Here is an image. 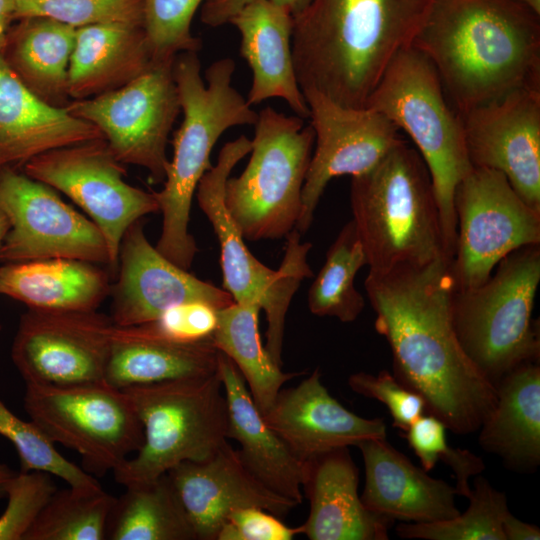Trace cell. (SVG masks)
Returning a JSON list of instances; mask_svg holds the SVG:
<instances>
[{
  "label": "cell",
  "mask_w": 540,
  "mask_h": 540,
  "mask_svg": "<svg viewBox=\"0 0 540 540\" xmlns=\"http://www.w3.org/2000/svg\"><path fill=\"white\" fill-rule=\"evenodd\" d=\"M260 310L257 304L237 302L217 310V326L210 337L214 347L236 365L264 415L283 384L301 373L282 371L268 354L258 329Z\"/></svg>",
  "instance_id": "obj_32"
},
{
  "label": "cell",
  "mask_w": 540,
  "mask_h": 540,
  "mask_svg": "<svg viewBox=\"0 0 540 540\" xmlns=\"http://www.w3.org/2000/svg\"><path fill=\"white\" fill-rule=\"evenodd\" d=\"M23 172L61 191L89 216L105 238L113 275L126 230L145 215L159 212L154 192L124 180V164L104 138L42 153L25 163Z\"/></svg>",
  "instance_id": "obj_13"
},
{
  "label": "cell",
  "mask_w": 540,
  "mask_h": 540,
  "mask_svg": "<svg viewBox=\"0 0 540 540\" xmlns=\"http://www.w3.org/2000/svg\"><path fill=\"white\" fill-rule=\"evenodd\" d=\"M496 389V405L478 430L479 445L509 469L533 472L540 464L539 362L517 366Z\"/></svg>",
  "instance_id": "obj_29"
},
{
  "label": "cell",
  "mask_w": 540,
  "mask_h": 540,
  "mask_svg": "<svg viewBox=\"0 0 540 540\" xmlns=\"http://www.w3.org/2000/svg\"><path fill=\"white\" fill-rule=\"evenodd\" d=\"M523 5H525L527 8H529L531 11L536 13L537 15H540V0H518Z\"/></svg>",
  "instance_id": "obj_52"
},
{
  "label": "cell",
  "mask_w": 540,
  "mask_h": 540,
  "mask_svg": "<svg viewBox=\"0 0 540 540\" xmlns=\"http://www.w3.org/2000/svg\"><path fill=\"white\" fill-rule=\"evenodd\" d=\"M450 260L369 271L364 288L374 327L391 351L394 376L455 434L477 432L497 402L496 387L463 350L453 324Z\"/></svg>",
  "instance_id": "obj_1"
},
{
  "label": "cell",
  "mask_w": 540,
  "mask_h": 540,
  "mask_svg": "<svg viewBox=\"0 0 540 540\" xmlns=\"http://www.w3.org/2000/svg\"><path fill=\"white\" fill-rule=\"evenodd\" d=\"M271 1L285 8L292 15V17L302 12L311 2V0H271Z\"/></svg>",
  "instance_id": "obj_47"
},
{
  "label": "cell",
  "mask_w": 540,
  "mask_h": 540,
  "mask_svg": "<svg viewBox=\"0 0 540 540\" xmlns=\"http://www.w3.org/2000/svg\"><path fill=\"white\" fill-rule=\"evenodd\" d=\"M109 273L69 258L6 263L0 266V294L28 308L96 311L111 292Z\"/></svg>",
  "instance_id": "obj_30"
},
{
  "label": "cell",
  "mask_w": 540,
  "mask_h": 540,
  "mask_svg": "<svg viewBox=\"0 0 540 540\" xmlns=\"http://www.w3.org/2000/svg\"><path fill=\"white\" fill-rule=\"evenodd\" d=\"M446 429L437 417L423 414L405 431V437L425 471L432 470L441 460L455 475L457 495L468 498L471 493L469 479L483 472L485 463L467 449L450 446L446 440Z\"/></svg>",
  "instance_id": "obj_40"
},
{
  "label": "cell",
  "mask_w": 540,
  "mask_h": 540,
  "mask_svg": "<svg viewBox=\"0 0 540 540\" xmlns=\"http://www.w3.org/2000/svg\"><path fill=\"white\" fill-rule=\"evenodd\" d=\"M302 93L316 146L302 188V208L295 228L300 234L310 228L322 194L333 178L369 171L402 141L399 129L374 109L345 107L314 89Z\"/></svg>",
  "instance_id": "obj_17"
},
{
  "label": "cell",
  "mask_w": 540,
  "mask_h": 540,
  "mask_svg": "<svg viewBox=\"0 0 540 540\" xmlns=\"http://www.w3.org/2000/svg\"><path fill=\"white\" fill-rule=\"evenodd\" d=\"M254 126L249 162L227 179L225 205L245 240L285 238L300 217L315 133L301 117L270 106L259 111Z\"/></svg>",
  "instance_id": "obj_10"
},
{
  "label": "cell",
  "mask_w": 540,
  "mask_h": 540,
  "mask_svg": "<svg viewBox=\"0 0 540 540\" xmlns=\"http://www.w3.org/2000/svg\"><path fill=\"white\" fill-rule=\"evenodd\" d=\"M16 0H0V19L11 22L14 21Z\"/></svg>",
  "instance_id": "obj_49"
},
{
  "label": "cell",
  "mask_w": 540,
  "mask_h": 540,
  "mask_svg": "<svg viewBox=\"0 0 540 540\" xmlns=\"http://www.w3.org/2000/svg\"><path fill=\"white\" fill-rule=\"evenodd\" d=\"M56 490L55 482L49 473H16L6 488L7 505L0 516V540H24Z\"/></svg>",
  "instance_id": "obj_41"
},
{
  "label": "cell",
  "mask_w": 540,
  "mask_h": 540,
  "mask_svg": "<svg viewBox=\"0 0 540 540\" xmlns=\"http://www.w3.org/2000/svg\"><path fill=\"white\" fill-rule=\"evenodd\" d=\"M115 498L101 486L56 490L24 540H104Z\"/></svg>",
  "instance_id": "obj_35"
},
{
  "label": "cell",
  "mask_w": 540,
  "mask_h": 540,
  "mask_svg": "<svg viewBox=\"0 0 540 540\" xmlns=\"http://www.w3.org/2000/svg\"><path fill=\"white\" fill-rule=\"evenodd\" d=\"M154 333L163 337L193 342L211 336L217 326V309L202 302L175 305L153 321L144 323Z\"/></svg>",
  "instance_id": "obj_43"
},
{
  "label": "cell",
  "mask_w": 540,
  "mask_h": 540,
  "mask_svg": "<svg viewBox=\"0 0 540 540\" xmlns=\"http://www.w3.org/2000/svg\"><path fill=\"white\" fill-rule=\"evenodd\" d=\"M117 271V282L110 292L111 319L116 326L153 321L182 303L202 302L219 310L235 302L223 288L197 278L164 257L146 238L142 219L122 237Z\"/></svg>",
  "instance_id": "obj_19"
},
{
  "label": "cell",
  "mask_w": 540,
  "mask_h": 540,
  "mask_svg": "<svg viewBox=\"0 0 540 540\" xmlns=\"http://www.w3.org/2000/svg\"><path fill=\"white\" fill-rule=\"evenodd\" d=\"M218 370L227 404V438L239 443L242 462L263 485L301 504L304 462L266 423L242 374L222 352L218 354Z\"/></svg>",
  "instance_id": "obj_25"
},
{
  "label": "cell",
  "mask_w": 540,
  "mask_h": 540,
  "mask_svg": "<svg viewBox=\"0 0 540 540\" xmlns=\"http://www.w3.org/2000/svg\"><path fill=\"white\" fill-rule=\"evenodd\" d=\"M505 540H539L538 526L525 523L508 512L502 523Z\"/></svg>",
  "instance_id": "obj_46"
},
{
  "label": "cell",
  "mask_w": 540,
  "mask_h": 540,
  "mask_svg": "<svg viewBox=\"0 0 540 540\" xmlns=\"http://www.w3.org/2000/svg\"><path fill=\"white\" fill-rule=\"evenodd\" d=\"M203 0H143L144 28L153 63L172 62L181 52H199L191 33L193 16Z\"/></svg>",
  "instance_id": "obj_39"
},
{
  "label": "cell",
  "mask_w": 540,
  "mask_h": 540,
  "mask_svg": "<svg viewBox=\"0 0 540 540\" xmlns=\"http://www.w3.org/2000/svg\"><path fill=\"white\" fill-rule=\"evenodd\" d=\"M9 221L3 211L0 209V246L3 242L4 237L6 236L9 230Z\"/></svg>",
  "instance_id": "obj_51"
},
{
  "label": "cell",
  "mask_w": 540,
  "mask_h": 540,
  "mask_svg": "<svg viewBox=\"0 0 540 540\" xmlns=\"http://www.w3.org/2000/svg\"><path fill=\"white\" fill-rule=\"evenodd\" d=\"M122 390L143 427L140 448L113 471L123 486L155 479L184 461L205 460L228 439L219 370Z\"/></svg>",
  "instance_id": "obj_7"
},
{
  "label": "cell",
  "mask_w": 540,
  "mask_h": 540,
  "mask_svg": "<svg viewBox=\"0 0 540 540\" xmlns=\"http://www.w3.org/2000/svg\"><path fill=\"white\" fill-rule=\"evenodd\" d=\"M167 475L196 540H217L219 530L237 509L259 507L283 517L297 506L263 485L228 441L207 459L181 462Z\"/></svg>",
  "instance_id": "obj_20"
},
{
  "label": "cell",
  "mask_w": 540,
  "mask_h": 540,
  "mask_svg": "<svg viewBox=\"0 0 540 540\" xmlns=\"http://www.w3.org/2000/svg\"><path fill=\"white\" fill-rule=\"evenodd\" d=\"M348 386L357 394L383 403L393 419V427L404 432L426 411L424 399L387 370H381L377 375L351 374Z\"/></svg>",
  "instance_id": "obj_42"
},
{
  "label": "cell",
  "mask_w": 540,
  "mask_h": 540,
  "mask_svg": "<svg viewBox=\"0 0 540 540\" xmlns=\"http://www.w3.org/2000/svg\"><path fill=\"white\" fill-rule=\"evenodd\" d=\"M432 0H311L293 16L291 48L301 91L364 108L387 66L412 45Z\"/></svg>",
  "instance_id": "obj_3"
},
{
  "label": "cell",
  "mask_w": 540,
  "mask_h": 540,
  "mask_svg": "<svg viewBox=\"0 0 540 540\" xmlns=\"http://www.w3.org/2000/svg\"><path fill=\"white\" fill-rule=\"evenodd\" d=\"M251 140L244 135L227 142L217 163L201 178L196 189L199 207L208 218L220 248L222 288L237 303H253L265 312L267 320L265 348L282 366V348L286 316L301 282L313 276L307 262L312 248L302 242L297 229L285 238L284 256L278 270L260 262L248 249L225 205V185L236 164L251 151Z\"/></svg>",
  "instance_id": "obj_9"
},
{
  "label": "cell",
  "mask_w": 540,
  "mask_h": 540,
  "mask_svg": "<svg viewBox=\"0 0 540 540\" xmlns=\"http://www.w3.org/2000/svg\"><path fill=\"white\" fill-rule=\"evenodd\" d=\"M0 435L16 449L22 472L42 471L64 480L73 488H97L99 482L84 469L63 457L33 422L12 413L0 400Z\"/></svg>",
  "instance_id": "obj_37"
},
{
  "label": "cell",
  "mask_w": 540,
  "mask_h": 540,
  "mask_svg": "<svg viewBox=\"0 0 540 540\" xmlns=\"http://www.w3.org/2000/svg\"><path fill=\"white\" fill-rule=\"evenodd\" d=\"M366 265L363 245L353 220H350L330 245L325 262L308 290L310 312L343 323L355 321L365 307V299L355 288L354 281Z\"/></svg>",
  "instance_id": "obj_34"
},
{
  "label": "cell",
  "mask_w": 540,
  "mask_h": 540,
  "mask_svg": "<svg viewBox=\"0 0 540 540\" xmlns=\"http://www.w3.org/2000/svg\"><path fill=\"white\" fill-rule=\"evenodd\" d=\"M252 0H206L201 9V22L218 27L229 22Z\"/></svg>",
  "instance_id": "obj_45"
},
{
  "label": "cell",
  "mask_w": 540,
  "mask_h": 540,
  "mask_svg": "<svg viewBox=\"0 0 540 540\" xmlns=\"http://www.w3.org/2000/svg\"><path fill=\"white\" fill-rule=\"evenodd\" d=\"M24 408L53 443L77 452L91 475L113 472L143 442V427L127 394L105 382L26 384Z\"/></svg>",
  "instance_id": "obj_11"
},
{
  "label": "cell",
  "mask_w": 540,
  "mask_h": 540,
  "mask_svg": "<svg viewBox=\"0 0 540 540\" xmlns=\"http://www.w3.org/2000/svg\"><path fill=\"white\" fill-rule=\"evenodd\" d=\"M153 64L144 26L106 23L76 28L68 68L71 100L119 89Z\"/></svg>",
  "instance_id": "obj_28"
},
{
  "label": "cell",
  "mask_w": 540,
  "mask_h": 540,
  "mask_svg": "<svg viewBox=\"0 0 540 540\" xmlns=\"http://www.w3.org/2000/svg\"><path fill=\"white\" fill-rule=\"evenodd\" d=\"M262 416L303 462L330 450L386 438L385 421L346 409L322 383L319 368L297 386L281 389Z\"/></svg>",
  "instance_id": "obj_21"
},
{
  "label": "cell",
  "mask_w": 540,
  "mask_h": 540,
  "mask_svg": "<svg viewBox=\"0 0 540 540\" xmlns=\"http://www.w3.org/2000/svg\"><path fill=\"white\" fill-rule=\"evenodd\" d=\"M228 23L240 32V54L252 71L247 102L255 105L278 97L297 116L308 118L310 111L293 63L292 15L271 0H252Z\"/></svg>",
  "instance_id": "obj_26"
},
{
  "label": "cell",
  "mask_w": 540,
  "mask_h": 540,
  "mask_svg": "<svg viewBox=\"0 0 540 540\" xmlns=\"http://www.w3.org/2000/svg\"><path fill=\"white\" fill-rule=\"evenodd\" d=\"M183 121L173 136V157L164 186L154 192L162 213L156 249L179 267L189 270L198 251L189 232L192 199L199 181L212 167L211 151L229 128L255 125L258 113L232 86L235 62L223 58L201 76L198 52H181L173 62Z\"/></svg>",
  "instance_id": "obj_4"
},
{
  "label": "cell",
  "mask_w": 540,
  "mask_h": 540,
  "mask_svg": "<svg viewBox=\"0 0 540 540\" xmlns=\"http://www.w3.org/2000/svg\"><path fill=\"white\" fill-rule=\"evenodd\" d=\"M461 118L472 166L504 174L540 213V90H514Z\"/></svg>",
  "instance_id": "obj_18"
},
{
  "label": "cell",
  "mask_w": 540,
  "mask_h": 540,
  "mask_svg": "<svg viewBox=\"0 0 540 540\" xmlns=\"http://www.w3.org/2000/svg\"><path fill=\"white\" fill-rule=\"evenodd\" d=\"M76 28L47 17H26L11 25L1 52L20 81L45 103L65 108L68 68Z\"/></svg>",
  "instance_id": "obj_31"
},
{
  "label": "cell",
  "mask_w": 540,
  "mask_h": 540,
  "mask_svg": "<svg viewBox=\"0 0 540 540\" xmlns=\"http://www.w3.org/2000/svg\"><path fill=\"white\" fill-rule=\"evenodd\" d=\"M365 469L360 496L372 513L406 523H430L456 517L454 486L427 474L384 439L357 445Z\"/></svg>",
  "instance_id": "obj_22"
},
{
  "label": "cell",
  "mask_w": 540,
  "mask_h": 540,
  "mask_svg": "<svg viewBox=\"0 0 540 540\" xmlns=\"http://www.w3.org/2000/svg\"><path fill=\"white\" fill-rule=\"evenodd\" d=\"M47 17L74 28L106 23L144 26L143 0H16L14 20Z\"/></svg>",
  "instance_id": "obj_38"
},
{
  "label": "cell",
  "mask_w": 540,
  "mask_h": 540,
  "mask_svg": "<svg viewBox=\"0 0 540 540\" xmlns=\"http://www.w3.org/2000/svg\"><path fill=\"white\" fill-rule=\"evenodd\" d=\"M0 209L9 230L0 261L69 258L107 265L105 238L93 221L65 203L50 186L15 168L0 171Z\"/></svg>",
  "instance_id": "obj_15"
},
{
  "label": "cell",
  "mask_w": 540,
  "mask_h": 540,
  "mask_svg": "<svg viewBox=\"0 0 540 540\" xmlns=\"http://www.w3.org/2000/svg\"><path fill=\"white\" fill-rule=\"evenodd\" d=\"M473 485L464 513L437 522H403L396 527L397 535L424 540H505L502 523L509 512L505 493L482 476H477Z\"/></svg>",
  "instance_id": "obj_36"
},
{
  "label": "cell",
  "mask_w": 540,
  "mask_h": 540,
  "mask_svg": "<svg viewBox=\"0 0 540 540\" xmlns=\"http://www.w3.org/2000/svg\"><path fill=\"white\" fill-rule=\"evenodd\" d=\"M15 474L7 465L0 463V499L6 496V488Z\"/></svg>",
  "instance_id": "obj_48"
},
{
  "label": "cell",
  "mask_w": 540,
  "mask_h": 540,
  "mask_svg": "<svg viewBox=\"0 0 540 540\" xmlns=\"http://www.w3.org/2000/svg\"><path fill=\"white\" fill-rule=\"evenodd\" d=\"M365 107L382 113L415 143L431 176L451 260L457 235L454 193L473 166L461 115L448 101L433 64L413 46L402 49L387 66Z\"/></svg>",
  "instance_id": "obj_6"
},
{
  "label": "cell",
  "mask_w": 540,
  "mask_h": 540,
  "mask_svg": "<svg viewBox=\"0 0 540 540\" xmlns=\"http://www.w3.org/2000/svg\"><path fill=\"white\" fill-rule=\"evenodd\" d=\"M457 235L450 270L456 290L488 280L511 252L540 245V213L499 171L473 167L454 193Z\"/></svg>",
  "instance_id": "obj_12"
},
{
  "label": "cell",
  "mask_w": 540,
  "mask_h": 540,
  "mask_svg": "<svg viewBox=\"0 0 540 540\" xmlns=\"http://www.w3.org/2000/svg\"><path fill=\"white\" fill-rule=\"evenodd\" d=\"M301 527L284 524L277 515L259 508L233 511L218 532L217 540H292Z\"/></svg>",
  "instance_id": "obj_44"
},
{
  "label": "cell",
  "mask_w": 540,
  "mask_h": 540,
  "mask_svg": "<svg viewBox=\"0 0 540 540\" xmlns=\"http://www.w3.org/2000/svg\"><path fill=\"white\" fill-rule=\"evenodd\" d=\"M218 354L211 337L182 342L158 335L144 324H114L105 383L124 389L211 375L218 372Z\"/></svg>",
  "instance_id": "obj_27"
},
{
  "label": "cell",
  "mask_w": 540,
  "mask_h": 540,
  "mask_svg": "<svg viewBox=\"0 0 540 540\" xmlns=\"http://www.w3.org/2000/svg\"><path fill=\"white\" fill-rule=\"evenodd\" d=\"M358 483L348 447L305 460L302 491L310 510L301 534L310 540H387L393 521L364 507Z\"/></svg>",
  "instance_id": "obj_23"
},
{
  "label": "cell",
  "mask_w": 540,
  "mask_h": 540,
  "mask_svg": "<svg viewBox=\"0 0 540 540\" xmlns=\"http://www.w3.org/2000/svg\"><path fill=\"white\" fill-rule=\"evenodd\" d=\"M173 62L153 63L127 85L65 107L94 124L121 163L145 168L153 183L165 180L168 138L181 110Z\"/></svg>",
  "instance_id": "obj_14"
},
{
  "label": "cell",
  "mask_w": 540,
  "mask_h": 540,
  "mask_svg": "<svg viewBox=\"0 0 540 540\" xmlns=\"http://www.w3.org/2000/svg\"><path fill=\"white\" fill-rule=\"evenodd\" d=\"M10 26H11V22L0 19V53L3 51L5 47L7 31L10 28Z\"/></svg>",
  "instance_id": "obj_50"
},
{
  "label": "cell",
  "mask_w": 540,
  "mask_h": 540,
  "mask_svg": "<svg viewBox=\"0 0 540 540\" xmlns=\"http://www.w3.org/2000/svg\"><path fill=\"white\" fill-rule=\"evenodd\" d=\"M104 138L92 123L34 95L0 53V171L23 167L47 151Z\"/></svg>",
  "instance_id": "obj_24"
},
{
  "label": "cell",
  "mask_w": 540,
  "mask_h": 540,
  "mask_svg": "<svg viewBox=\"0 0 540 540\" xmlns=\"http://www.w3.org/2000/svg\"><path fill=\"white\" fill-rule=\"evenodd\" d=\"M411 46L460 115L517 89L540 90V15L518 0H432Z\"/></svg>",
  "instance_id": "obj_2"
},
{
  "label": "cell",
  "mask_w": 540,
  "mask_h": 540,
  "mask_svg": "<svg viewBox=\"0 0 540 540\" xmlns=\"http://www.w3.org/2000/svg\"><path fill=\"white\" fill-rule=\"evenodd\" d=\"M108 515V540H196L167 473L125 486Z\"/></svg>",
  "instance_id": "obj_33"
},
{
  "label": "cell",
  "mask_w": 540,
  "mask_h": 540,
  "mask_svg": "<svg viewBox=\"0 0 540 540\" xmlns=\"http://www.w3.org/2000/svg\"><path fill=\"white\" fill-rule=\"evenodd\" d=\"M113 327L111 317L97 310L29 308L19 321L12 361L26 384L105 382Z\"/></svg>",
  "instance_id": "obj_16"
},
{
  "label": "cell",
  "mask_w": 540,
  "mask_h": 540,
  "mask_svg": "<svg viewBox=\"0 0 540 540\" xmlns=\"http://www.w3.org/2000/svg\"><path fill=\"white\" fill-rule=\"evenodd\" d=\"M539 283L540 245H529L505 256L482 285L455 290L458 340L495 387L517 366L539 362V327L532 319Z\"/></svg>",
  "instance_id": "obj_8"
},
{
  "label": "cell",
  "mask_w": 540,
  "mask_h": 540,
  "mask_svg": "<svg viewBox=\"0 0 540 540\" xmlns=\"http://www.w3.org/2000/svg\"><path fill=\"white\" fill-rule=\"evenodd\" d=\"M350 206L369 271L450 260L430 173L405 141L352 177Z\"/></svg>",
  "instance_id": "obj_5"
}]
</instances>
